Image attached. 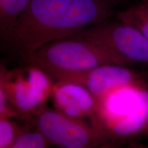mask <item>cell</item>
Returning a JSON list of instances; mask_svg holds the SVG:
<instances>
[{"mask_svg":"<svg viewBox=\"0 0 148 148\" xmlns=\"http://www.w3.org/2000/svg\"><path fill=\"white\" fill-rule=\"evenodd\" d=\"M107 0H31L3 41L23 58L53 40L108 20Z\"/></svg>","mask_w":148,"mask_h":148,"instance_id":"obj_1","label":"cell"},{"mask_svg":"<svg viewBox=\"0 0 148 148\" xmlns=\"http://www.w3.org/2000/svg\"><path fill=\"white\" fill-rule=\"evenodd\" d=\"M23 60L28 66L42 70L55 80L105 64L134 67L127 59L108 48L77 36L48 42Z\"/></svg>","mask_w":148,"mask_h":148,"instance_id":"obj_2","label":"cell"},{"mask_svg":"<svg viewBox=\"0 0 148 148\" xmlns=\"http://www.w3.org/2000/svg\"><path fill=\"white\" fill-rule=\"evenodd\" d=\"M30 123L49 145L58 148H90L109 140H119L83 119L46 106L37 110Z\"/></svg>","mask_w":148,"mask_h":148,"instance_id":"obj_3","label":"cell"},{"mask_svg":"<svg viewBox=\"0 0 148 148\" xmlns=\"http://www.w3.org/2000/svg\"><path fill=\"white\" fill-rule=\"evenodd\" d=\"M71 36L80 37L108 48L134 66L148 65V38L136 28L118 20H107Z\"/></svg>","mask_w":148,"mask_h":148,"instance_id":"obj_4","label":"cell"},{"mask_svg":"<svg viewBox=\"0 0 148 148\" xmlns=\"http://www.w3.org/2000/svg\"><path fill=\"white\" fill-rule=\"evenodd\" d=\"M56 81L84 86L97 100L118 88L134 87L146 90L148 86L145 71L117 64L101 65L82 73L61 77Z\"/></svg>","mask_w":148,"mask_h":148,"instance_id":"obj_5","label":"cell"},{"mask_svg":"<svg viewBox=\"0 0 148 148\" xmlns=\"http://www.w3.org/2000/svg\"><path fill=\"white\" fill-rule=\"evenodd\" d=\"M51 97L58 110L73 117L87 118L94 126L103 130L99 121L98 100L84 86L56 81Z\"/></svg>","mask_w":148,"mask_h":148,"instance_id":"obj_6","label":"cell"},{"mask_svg":"<svg viewBox=\"0 0 148 148\" xmlns=\"http://www.w3.org/2000/svg\"><path fill=\"white\" fill-rule=\"evenodd\" d=\"M23 71H9L1 65L0 87L4 90L9 102L18 113L20 119L31 122L39 108L27 75H24Z\"/></svg>","mask_w":148,"mask_h":148,"instance_id":"obj_7","label":"cell"},{"mask_svg":"<svg viewBox=\"0 0 148 148\" xmlns=\"http://www.w3.org/2000/svg\"><path fill=\"white\" fill-rule=\"evenodd\" d=\"M116 20L134 27L148 38V0H140L120 11Z\"/></svg>","mask_w":148,"mask_h":148,"instance_id":"obj_8","label":"cell"},{"mask_svg":"<svg viewBox=\"0 0 148 148\" xmlns=\"http://www.w3.org/2000/svg\"><path fill=\"white\" fill-rule=\"evenodd\" d=\"M31 0H0V32L4 38L26 10Z\"/></svg>","mask_w":148,"mask_h":148,"instance_id":"obj_9","label":"cell"},{"mask_svg":"<svg viewBox=\"0 0 148 148\" xmlns=\"http://www.w3.org/2000/svg\"><path fill=\"white\" fill-rule=\"evenodd\" d=\"M22 129L12 119H0V148H11L20 134Z\"/></svg>","mask_w":148,"mask_h":148,"instance_id":"obj_10","label":"cell"},{"mask_svg":"<svg viewBox=\"0 0 148 148\" xmlns=\"http://www.w3.org/2000/svg\"><path fill=\"white\" fill-rule=\"evenodd\" d=\"M49 143L36 129H25L11 148H49Z\"/></svg>","mask_w":148,"mask_h":148,"instance_id":"obj_11","label":"cell"},{"mask_svg":"<svg viewBox=\"0 0 148 148\" xmlns=\"http://www.w3.org/2000/svg\"><path fill=\"white\" fill-rule=\"evenodd\" d=\"M90 148H125L123 140H112Z\"/></svg>","mask_w":148,"mask_h":148,"instance_id":"obj_12","label":"cell"},{"mask_svg":"<svg viewBox=\"0 0 148 148\" xmlns=\"http://www.w3.org/2000/svg\"><path fill=\"white\" fill-rule=\"evenodd\" d=\"M145 73H146V77H147V79L148 81V71H146ZM139 134L143 135V136H145V137H146L148 139V110H147V115H146V117H145V121H144L143 125H142L141 128H140Z\"/></svg>","mask_w":148,"mask_h":148,"instance_id":"obj_13","label":"cell"},{"mask_svg":"<svg viewBox=\"0 0 148 148\" xmlns=\"http://www.w3.org/2000/svg\"><path fill=\"white\" fill-rule=\"evenodd\" d=\"M127 148H148V144L140 143L135 140H131L129 141Z\"/></svg>","mask_w":148,"mask_h":148,"instance_id":"obj_14","label":"cell"},{"mask_svg":"<svg viewBox=\"0 0 148 148\" xmlns=\"http://www.w3.org/2000/svg\"><path fill=\"white\" fill-rule=\"evenodd\" d=\"M107 1H108V2L110 3V4L113 5V4H115V3H116L120 2V1H123V0H107Z\"/></svg>","mask_w":148,"mask_h":148,"instance_id":"obj_15","label":"cell"}]
</instances>
